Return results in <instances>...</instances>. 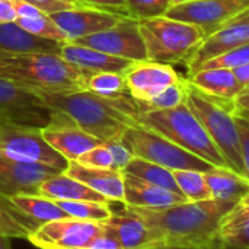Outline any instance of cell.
I'll use <instances>...</instances> for the list:
<instances>
[{
  "label": "cell",
  "mask_w": 249,
  "mask_h": 249,
  "mask_svg": "<svg viewBox=\"0 0 249 249\" xmlns=\"http://www.w3.org/2000/svg\"><path fill=\"white\" fill-rule=\"evenodd\" d=\"M122 172L134 175V176H137V178H140L148 183H153V185H157V186H161V188H166L169 191L180 194L178 189V185L175 182L172 170H169L160 164H156L153 161L144 160L141 157L134 156L132 160L128 163V166L124 167Z\"/></svg>",
  "instance_id": "obj_29"
},
{
  "label": "cell",
  "mask_w": 249,
  "mask_h": 249,
  "mask_svg": "<svg viewBox=\"0 0 249 249\" xmlns=\"http://www.w3.org/2000/svg\"><path fill=\"white\" fill-rule=\"evenodd\" d=\"M138 27L145 46L147 60L172 66L186 63L205 38V33L199 27L166 15L141 19Z\"/></svg>",
  "instance_id": "obj_5"
},
{
  "label": "cell",
  "mask_w": 249,
  "mask_h": 249,
  "mask_svg": "<svg viewBox=\"0 0 249 249\" xmlns=\"http://www.w3.org/2000/svg\"><path fill=\"white\" fill-rule=\"evenodd\" d=\"M0 153L18 160L46 164L60 172L69 163L44 141L41 129L6 119H0Z\"/></svg>",
  "instance_id": "obj_8"
},
{
  "label": "cell",
  "mask_w": 249,
  "mask_h": 249,
  "mask_svg": "<svg viewBox=\"0 0 249 249\" xmlns=\"http://www.w3.org/2000/svg\"><path fill=\"white\" fill-rule=\"evenodd\" d=\"M236 126L239 134V145H240V154H242V163H243V172L245 178L249 180V119L236 116Z\"/></svg>",
  "instance_id": "obj_39"
},
{
  "label": "cell",
  "mask_w": 249,
  "mask_h": 249,
  "mask_svg": "<svg viewBox=\"0 0 249 249\" xmlns=\"http://www.w3.org/2000/svg\"><path fill=\"white\" fill-rule=\"evenodd\" d=\"M91 72L84 71L59 53L28 52L0 54V78L33 91L65 92L87 89Z\"/></svg>",
  "instance_id": "obj_3"
},
{
  "label": "cell",
  "mask_w": 249,
  "mask_h": 249,
  "mask_svg": "<svg viewBox=\"0 0 249 249\" xmlns=\"http://www.w3.org/2000/svg\"><path fill=\"white\" fill-rule=\"evenodd\" d=\"M233 73L237 79V82L242 85V92H248L249 91V62L233 69Z\"/></svg>",
  "instance_id": "obj_46"
},
{
  "label": "cell",
  "mask_w": 249,
  "mask_h": 249,
  "mask_svg": "<svg viewBox=\"0 0 249 249\" xmlns=\"http://www.w3.org/2000/svg\"><path fill=\"white\" fill-rule=\"evenodd\" d=\"M18 19V14L11 0H0V24L15 22Z\"/></svg>",
  "instance_id": "obj_45"
},
{
  "label": "cell",
  "mask_w": 249,
  "mask_h": 249,
  "mask_svg": "<svg viewBox=\"0 0 249 249\" xmlns=\"http://www.w3.org/2000/svg\"><path fill=\"white\" fill-rule=\"evenodd\" d=\"M0 249H12V245H11V237H8V236H2V234H0Z\"/></svg>",
  "instance_id": "obj_47"
},
{
  "label": "cell",
  "mask_w": 249,
  "mask_h": 249,
  "mask_svg": "<svg viewBox=\"0 0 249 249\" xmlns=\"http://www.w3.org/2000/svg\"><path fill=\"white\" fill-rule=\"evenodd\" d=\"M231 111L236 116H242L249 119V91L248 92H240L231 104Z\"/></svg>",
  "instance_id": "obj_44"
},
{
  "label": "cell",
  "mask_w": 249,
  "mask_h": 249,
  "mask_svg": "<svg viewBox=\"0 0 249 249\" xmlns=\"http://www.w3.org/2000/svg\"><path fill=\"white\" fill-rule=\"evenodd\" d=\"M246 9L239 0H189L170 6L166 17L199 27L205 37Z\"/></svg>",
  "instance_id": "obj_13"
},
{
  "label": "cell",
  "mask_w": 249,
  "mask_h": 249,
  "mask_svg": "<svg viewBox=\"0 0 249 249\" xmlns=\"http://www.w3.org/2000/svg\"><path fill=\"white\" fill-rule=\"evenodd\" d=\"M135 122L147 129L163 135L214 167H229L204 129L202 123L186 103L167 110L138 111Z\"/></svg>",
  "instance_id": "obj_4"
},
{
  "label": "cell",
  "mask_w": 249,
  "mask_h": 249,
  "mask_svg": "<svg viewBox=\"0 0 249 249\" xmlns=\"http://www.w3.org/2000/svg\"><path fill=\"white\" fill-rule=\"evenodd\" d=\"M15 22L22 30H25L27 33H30V34H33L36 37L57 41V43H62V44L69 43L65 33L56 25V22L47 14H43V15H40L37 18H18Z\"/></svg>",
  "instance_id": "obj_33"
},
{
  "label": "cell",
  "mask_w": 249,
  "mask_h": 249,
  "mask_svg": "<svg viewBox=\"0 0 249 249\" xmlns=\"http://www.w3.org/2000/svg\"><path fill=\"white\" fill-rule=\"evenodd\" d=\"M107 148H108V151H110V154H111V157H113V169L114 170H123L124 167L128 166V163L132 160V157H134V154H132V151L128 148V145L124 144L123 141H122V138L120 140H111V141H106V142H103Z\"/></svg>",
  "instance_id": "obj_38"
},
{
  "label": "cell",
  "mask_w": 249,
  "mask_h": 249,
  "mask_svg": "<svg viewBox=\"0 0 249 249\" xmlns=\"http://www.w3.org/2000/svg\"><path fill=\"white\" fill-rule=\"evenodd\" d=\"M104 224V223H103ZM76 249H123L117 236L104 224V231L92 239L88 245L76 248Z\"/></svg>",
  "instance_id": "obj_41"
},
{
  "label": "cell",
  "mask_w": 249,
  "mask_h": 249,
  "mask_svg": "<svg viewBox=\"0 0 249 249\" xmlns=\"http://www.w3.org/2000/svg\"><path fill=\"white\" fill-rule=\"evenodd\" d=\"M249 62V43L237 46L231 50H227L210 60H207L199 69L207 68H224V69H236ZM198 69V71H199Z\"/></svg>",
  "instance_id": "obj_36"
},
{
  "label": "cell",
  "mask_w": 249,
  "mask_h": 249,
  "mask_svg": "<svg viewBox=\"0 0 249 249\" xmlns=\"http://www.w3.org/2000/svg\"><path fill=\"white\" fill-rule=\"evenodd\" d=\"M76 163L88 167H100V169H113V157L108 148L104 144H100L88 151H85Z\"/></svg>",
  "instance_id": "obj_37"
},
{
  "label": "cell",
  "mask_w": 249,
  "mask_h": 249,
  "mask_svg": "<svg viewBox=\"0 0 249 249\" xmlns=\"http://www.w3.org/2000/svg\"><path fill=\"white\" fill-rule=\"evenodd\" d=\"M104 224L117 236L123 249H159L154 230L129 207L113 211Z\"/></svg>",
  "instance_id": "obj_17"
},
{
  "label": "cell",
  "mask_w": 249,
  "mask_h": 249,
  "mask_svg": "<svg viewBox=\"0 0 249 249\" xmlns=\"http://www.w3.org/2000/svg\"><path fill=\"white\" fill-rule=\"evenodd\" d=\"M239 2H240L245 8H249V0H239Z\"/></svg>",
  "instance_id": "obj_50"
},
{
  "label": "cell",
  "mask_w": 249,
  "mask_h": 249,
  "mask_svg": "<svg viewBox=\"0 0 249 249\" xmlns=\"http://www.w3.org/2000/svg\"><path fill=\"white\" fill-rule=\"evenodd\" d=\"M198 91L208 98L231 108L233 100L243 91L231 69L207 68L199 69L186 78Z\"/></svg>",
  "instance_id": "obj_19"
},
{
  "label": "cell",
  "mask_w": 249,
  "mask_h": 249,
  "mask_svg": "<svg viewBox=\"0 0 249 249\" xmlns=\"http://www.w3.org/2000/svg\"><path fill=\"white\" fill-rule=\"evenodd\" d=\"M126 88L135 101H148L167 87L182 82L183 78L172 65L151 60H134L124 71Z\"/></svg>",
  "instance_id": "obj_14"
},
{
  "label": "cell",
  "mask_w": 249,
  "mask_h": 249,
  "mask_svg": "<svg viewBox=\"0 0 249 249\" xmlns=\"http://www.w3.org/2000/svg\"><path fill=\"white\" fill-rule=\"evenodd\" d=\"M103 231V223L66 217L40 224L27 239L40 249H76L88 245Z\"/></svg>",
  "instance_id": "obj_10"
},
{
  "label": "cell",
  "mask_w": 249,
  "mask_h": 249,
  "mask_svg": "<svg viewBox=\"0 0 249 249\" xmlns=\"http://www.w3.org/2000/svg\"><path fill=\"white\" fill-rule=\"evenodd\" d=\"M234 202L210 198L159 210L129 208L154 230L159 248L214 249L224 245L218 236V226Z\"/></svg>",
  "instance_id": "obj_2"
},
{
  "label": "cell",
  "mask_w": 249,
  "mask_h": 249,
  "mask_svg": "<svg viewBox=\"0 0 249 249\" xmlns=\"http://www.w3.org/2000/svg\"><path fill=\"white\" fill-rule=\"evenodd\" d=\"M159 249H183V248H159Z\"/></svg>",
  "instance_id": "obj_51"
},
{
  "label": "cell",
  "mask_w": 249,
  "mask_h": 249,
  "mask_svg": "<svg viewBox=\"0 0 249 249\" xmlns=\"http://www.w3.org/2000/svg\"><path fill=\"white\" fill-rule=\"evenodd\" d=\"M218 236L224 245L249 249V192L240 196L223 215Z\"/></svg>",
  "instance_id": "obj_25"
},
{
  "label": "cell",
  "mask_w": 249,
  "mask_h": 249,
  "mask_svg": "<svg viewBox=\"0 0 249 249\" xmlns=\"http://www.w3.org/2000/svg\"><path fill=\"white\" fill-rule=\"evenodd\" d=\"M0 119L44 129L54 123L52 108L37 91L0 78Z\"/></svg>",
  "instance_id": "obj_9"
},
{
  "label": "cell",
  "mask_w": 249,
  "mask_h": 249,
  "mask_svg": "<svg viewBox=\"0 0 249 249\" xmlns=\"http://www.w3.org/2000/svg\"><path fill=\"white\" fill-rule=\"evenodd\" d=\"M122 141L135 157L160 164L169 170H198L208 172L214 166L195 154L183 150L163 135L135 123L124 131Z\"/></svg>",
  "instance_id": "obj_7"
},
{
  "label": "cell",
  "mask_w": 249,
  "mask_h": 249,
  "mask_svg": "<svg viewBox=\"0 0 249 249\" xmlns=\"http://www.w3.org/2000/svg\"><path fill=\"white\" fill-rule=\"evenodd\" d=\"M210 196L221 201H237L249 192V180L230 167H213L204 173Z\"/></svg>",
  "instance_id": "obj_26"
},
{
  "label": "cell",
  "mask_w": 249,
  "mask_h": 249,
  "mask_svg": "<svg viewBox=\"0 0 249 249\" xmlns=\"http://www.w3.org/2000/svg\"><path fill=\"white\" fill-rule=\"evenodd\" d=\"M11 2L18 14V18H37L44 14L38 8L24 2V0H11Z\"/></svg>",
  "instance_id": "obj_43"
},
{
  "label": "cell",
  "mask_w": 249,
  "mask_h": 249,
  "mask_svg": "<svg viewBox=\"0 0 249 249\" xmlns=\"http://www.w3.org/2000/svg\"><path fill=\"white\" fill-rule=\"evenodd\" d=\"M59 207L68 214V217L104 223L113 213L110 202H97V201H56Z\"/></svg>",
  "instance_id": "obj_30"
},
{
  "label": "cell",
  "mask_w": 249,
  "mask_h": 249,
  "mask_svg": "<svg viewBox=\"0 0 249 249\" xmlns=\"http://www.w3.org/2000/svg\"><path fill=\"white\" fill-rule=\"evenodd\" d=\"M9 199L21 213L38 224L68 217V214L59 207L56 201L38 194H18L9 196Z\"/></svg>",
  "instance_id": "obj_27"
},
{
  "label": "cell",
  "mask_w": 249,
  "mask_h": 249,
  "mask_svg": "<svg viewBox=\"0 0 249 249\" xmlns=\"http://www.w3.org/2000/svg\"><path fill=\"white\" fill-rule=\"evenodd\" d=\"M24 2L38 8L41 12H44L47 15H52L59 11H65L69 8L81 6L78 0H24Z\"/></svg>",
  "instance_id": "obj_40"
},
{
  "label": "cell",
  "mask_w": 249,
  "mask_h": 249,
  "mask_svg": "<svg viewBox=\"0 0 249 249\" xmlns=\"http://www.w3.org/2000/svg\"><path fill=\"white\" fill-rule=\"evenodd\" d=\"M38 195L47 196L53 201H97L110 202L98 192L88 188L78 179L66 175L65 172L56 173L38 186Z\"/></svg>",
  "instance_id": "obj_23"
},
{
  "label": "cell",
  "mask_w": 249,
  "mask_h": 249,
  "mask_svg": "<svg viewBox=\"0 0 249 249\" xmlns=\"http://www.w3.org/2000/svg\"><path fill=\"white\" fill-rule=\"evenodd\" d=\"M56 173H60V170L0 153V194L5 196L37 194L41 182Z\"/></svg>",
  "instance_id": "obj_15"
},
{
  "label": "cell",
  "mask_w": 249,
  "mask_h": 249,
  "mask_svg": "<svg viewBox=\"0 0 249 249\" xmlns=\"http://www.w3.org/2000/svg\"><path fill=\"white\" fill-rule=\"evenodd\" d=\"M54 114V123L75 126L103 142L120 140L135 124L138 106L131 95L103 97L88 89L44 92L37 91Z\"/></svg>",
  "instance_id": "obj_1"
},
{
  "label": "cell",
  "mask_w": 249,
  "mask_h": 249,
  "mask_svg": "<svg viewBox=\"0 0 249 249\" xmlns=\"http://www.w3.org/2000/svg\"><path fill=\"white\" fill-rule=\"evenodd\" d=\"M41 135L44 141L68 161H76L85 151L103 144L101 140L75 126L50 124V126L41 129Z\"/></svg>",
  "instance_id": "obj_21"
},
{
  "label": "cell",
  "mask_w": 249,
  "mask_h": 249,
  "mask_svg": "<svg viewBox=\"0 0 249 249\" xmlns=\"http://www.w3.org/2000/svg\"><path fill=\"white\" fill-rule=\"evenodd\" d=\"M40 224L21 213L9 199L0 194V234L27 239Z\"/></svg>",
  "instance_id": "obj_28"
},
{
  "label": "cell",
  "mask_w": 249,
  "mask_h": 249,
  "mask_svg": "<svg viewBox=\"0 0 249 249\" xmlns=\"http://www.w3.org/2000/svg\"><path fill=\"white\" fill-rule=\"evenodd\" d=\"M246 43H249V8L239 12L202 40L185 63L188 76L196 72L207 60Z\"/></svg>",
  "instance_id": "obj_12"
},
{
  "label": "cell",
  "mask_w": 249,
  "mask_h": 249,
  "mask_svg": "<svg viewBox=\"0 0 249 249\" xmlns=\"http://www.w3.org/2000/svg\"><path fill=\"white\" fill-rule=\"evenodd\" d=\"M49 17L65 33L69 43L76 38L108 30L124 18V15L116 12H108L82 5L54 12Z\"/></svg>",
  "instance_id": "obj_16"
},
{
  "label": "cell",
  "mask_w": 249,
  "mask_h": 249,
  "mask_svg": "<svg viewBox=\"0 0 249 249\" xmlns=\"http://www.w3.org/2000/svg\"><path fill=\"white\" fill-rule=\"evenodd\" d=\"M82 6H89V8H97L108 12H116L124 17H129L124 8V0H78Z\"/></svg>",
  "instance_id": "obj_42"
},
{
  "label": "cell",
  "mask_w": 249,
  "mask_h": 249,
  "mask_svg": "<svg viewBox=\"0 0 249 249\" xmlns=\"http://www.w3.org/2000/svg\"><path fill=\"white\" fill-rule=\"evenodd\" d=\"M185 2H189V0H170V6L180 5V3H185Z\"/></svg>",
  "instance_id": "obj_49"
},
{
  "label": "cell",
  "mask_w": 249,
  "mask_h": 249,
  "mask_svg": "<svg viewBox=\"0 0 249 249\" xmlns=\"http://www.w3.org/2000/svg\"><path fill=\"white\" fill-rule=\"evenodd\" d=\"M124 8L131 18L141 21L166 15L170 8V0H124Z\"/></svg>",
  "instance_id": "obj_35"
},
{
  "label": "cell",
  "mask_w": 249,
  "mask_h": 249,
  "mask_svg": "<svg viewBox=\"0 0 249 249\" xmlns=\"http://www.w3.org/2000/svg\"><path fill=\"white\" fill-rule=\"evenodd\" d=\"M186 100V78L182 82L173 84L163 89L160 94L153 97L148 101H135L138 110H167L183 104Z\"/></svg>",
  "instance_id": "obj_34"
},
{
  "label": "cell",
  "mask_w": 249,
  "mask_h": 249,
  "mask_svg": "<svg viewBox=\"0 0 249 249\" xmlns=\"http://www.w3.org/2000/svg\"><path fill=\"white\" fill-rule=\"evenodd\" d=\"M173 178L179 192L188 201L210 199V191L205 182V172L198 170H173Z\"/></svg>",
  "instance_id": "obj_32"
},
{
  "label": "cell",
  "mask_w": 249,
  "mask_h": 249,
  "mask_svg": "<svg viewBox=\"0 0 249 249\" xmlns=\"http://www.w3.org/2000/svg\"><path fill=\"white\" fill-rule=\"evenodd\" d=\"M66 175L85 183L92 191L103 195L110 202H122L124 199L123 172L114 169H100L82 166L76 161H69L63 170Z\"/></svg>",
  "instance_id": "obj_20"
},
{
  "label": "cell",
  "mask_w": 249,
  "mask_h": 249,
  "mask_svg": "<svg viewBox=\"0 0 249 249\" xmlns=\"http://www.w3.org/2000/svg\"><path fill=\"white\" fill-rule=\"evenodd\" d=\"M214 249H243V248H237V246H231V245H221V246L214 248Z\"/></svg>",
  "instance_id": "obj_48"
},
{
  "label": "cell",
  "mask_w": 249,
  "mask_h": 249,
  "mask_svg": "<svg viewBox=\"0 0 249 249\" xmlns=\"http://www.w3.org/2000/svg\"><path fill=\"white\" fill-rule=\"evenodd\" d=\"M123 179H124L123 205L147 208V210H159L188 201L182 194L148 183L134 175L123 173Z\"/></svg>",
  "instance_id": "obj_18"
},
{
  "label": "cell",
  "mask_w": 249,
  "mask_h": 249,
  "mask_svg": "<svg viewBox=\"0 0 249 249\" xmlns=\"http://www.w3.org/2000/svg\"><path fill=\"white\" fill-rule=\"evenodd\" d=\"M62 43L36 37L22 30L17 22L0 24V54L49 52L60 53Z\"/></svg>",
  "instance_id": "obj_24"
},
{
  "label": "cell",
  "mask_w": 249,
  "mask_h": 249,
  "mask_svg": "<svg viewBox=\"0 0 249 249\" xmlns=\"http://www.w3.org/2000/svg\"><path fill=\"white\" fill-rule=\"evenodd\" d=\"M87 89L103 97L129 95L124 72H94L87 81Z\"/></svg>",
  "instance_id": "obj_31"
},
{
  "label": "cell",
  "mask_w": 249,
  "mask_h": 249,
  "mask_svg": "<svg viewBox=\"0 0 249 249\" xmlns=\"http://www.w3.org/2000/svg\"><path fill=\"white\" fill-rule=\"evenodd\" d=\"M185 103L202 123L204 129L226 160L227 166L245 176L236 119L231 108L208 98L201 91H198L188 79Z\"/></svg>",
  "instance_id": "obj_6"
},
{
  "label": "cell",
  "mask_w": 249,
  "mask_h": 249,
  "mask_svg": "<svg viewBox=\"0 0 249 249\" xmlns=\"http://www.w3.org/2000/svg\"><path fill=\"white\" fill-rule=\"evenodd\" d=\"M65 60L69 63L88 71L91 73L94 72H124L134 60L123 59L117 56H111L107 53H103L100 50L79 46L75 43H66L62 46L59 53Z\"/></svg>",
  "instance_id": "obj_22"
},
{
  "label": "cell",
  "mask_w": 249,
  "mask_h": 249,
  "mask_svg": "<svg viewBox=\"0 0 249 249\" xmlns=\"http://www.w3.org/2000/svg\"><path fill=\"white\" fill-rule=\"evenodd\" d=\"M72 43L129 60L147 59V52L140 33L138 21L131 17H124L108 30L76 38Z\"/></svg>",
  "instance_id": "obj_11"
}]
</instances>
